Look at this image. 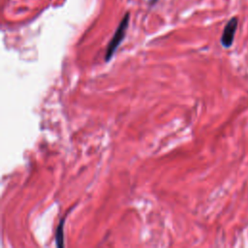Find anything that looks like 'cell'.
Segmentation results:
<instances>
[{
	"label": "cell",
	"instance_id": "cell-2",
	"mask_svg": "<svg viewBox=\"0 0 248 248\" xmlns=\"http://www.w3.org/2000/svg\"><path fill=\"white\" fill-rule=\"evenodd\" d=\"M237 25H238V18L236 16H232L225 25L221 39H220L221 45L225 48H229L232 46L234 40L236 29H237Z\"/></svg>",
	"mask_w": 248,
	"mask_h": 248
},
{
	"label": "cell",
	"instance_id": "cell-4",
	"mask_svg": "<svg viewBox=\"0 0 248 248\" xmlns=\"http://www.w3.org/2000/svg\"><path fill=\"white\" fill-rule=\"evenodd\" d=\"M150 1V3H156L158 0H149Z\"/></svg>",
	"mask_w": 248,
	"mask_h": 248
},
{
	"label": "cell",
	"instance_id": "cell-3",
	"mask_svg": "<svg viewBox=\"0 0 248 248\" xmlns=\"http://www.w3.org/2000/svg\"><path fill=\"white\" fill-rule=\"evenodd\" d=\"M64 222L65 218L61 219L55 232V242L57 247H64Z\"/></svg>",
	"mask_w": 248,
	"mask_h": 248
},
{
	"label": "cell",
	"instance_id": "cell-1",
	"mask_svg": "<svg viewBox=\"0 0 248 248\" xmlns=\"http://www.w3.org/2000/svg\"><path fill=\"white\" fill-rule=\"evenodd\" d=\"M128 24H129V13H126V15L121 19L117 29L115 30L111 40L109 41V43L107 46L106 53H105V60L107 62L111 59V57L113 56L117 47L119 46V45L123 41L124 37H125V34H126V31H127V28H128Z\"/></svg>",
	"mask_w": 248,
	"mask_h": 248
}]
</instances>
